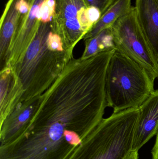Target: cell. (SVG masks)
<instances>
[{
    "label": "cell",
    "mask_w": 158,
    "mask_h": 159,
    "mask_svg": "<svg viewBox=\"0 0 158 159\" xmlns=\"http://www.w3.org/2000/svg\"><path fill=\"white\" fill-rule=\"evenodd\" d=\"M156 79L142 65L116 49L106 76L107 106L113 108V113L140 107L155 91Z\"/></svg>",
    "instance_id": "1"
},
{
    "label": "cell",
    "mask_w": 158,
    "mask_h": 159,
    "mask_svg": "<svg viewBox=\"0 0 158 159\" xmlns=\"http://www.w3.org/2000/svg\"><path fill=\"white\" fill-rule=\"evenodd\" d=\"M139 107L103 119L69 159H125L132 151Z\"/></svg>",
    "instance_id": "2"
},
{
    "label": "cell",
    "mask_w": 158,
    "mask_h": 159,
    "mask_svg": "<svg viewBox=\"0 0 158 159\" xmlns=\"http://www.w3.org/2000/svg\"><path fill=\"white\" fill-rule=\"evenodd\" d=\"M53 1L51 29L65 43H75L85 36L102 16L100 10L89 6L86 0Z\"/></svg>",
    "instance_id": "3"
},
{
    "label": "cell",
    "mask_w": 158,
    "mask_h": 159,
    "mask_svg": "<svg viewBox=\"0 0 158 159\" xmlns=\"http://www.w3.org/2000/svg\"><path fill=\"white\" fill-rule=\"evenodd\" d=\"M116 50L123 53L158 78V63L137 19L135 7L111 27Z\"/></svg>",
    "instance_id": "4"
},
{
    "label": "cell",
    "mask_w": 158,
    "mask_h": 159,
    "mask_svg": "<svg viewBox=\"0 0 158 159\" xmlns=\"http://www.w3.org/2000/svg\"><path fill=\"white\" fill-rule=\"evenodd\" d=\"M140 116L135 132L132 151H138L158 131V89L139 107Z\"/></svg>",
    "instance_id": "5"
},
{
    "label": "cell",
    "mask_w": 158,
    "mask_h": 159,
    "mask_svg": "<svg viewBox=\"0 0 158 159\" xmlns=\"http://www.w3.org/2000/svg\"><path fill=\"white\" fill-rule=\"evenodd\" d=\"M35 0H8L0 20L1 42L12 41L25 22Z\"/></svg>",
    "instance_id": "6"
},
{
    "label": "cell",
    "mask_w": 158,
    "mask_h": 159,
    "mask_svg": "<svg viewBox=\"0 0 158 159\" xmlns=\"http://www.w3.org/2000/svg\"><path fill=\"white\" fill-rule=\"evenodd\" d=\"M135 9L141 30L158 61V4L156 0H136Z\"/></svg>",
    "instance_id": "7"
},
{
    "label": "cell",
    "mask_w": 158,
    "mask_h": 159,
    "mask_svg": "<svg viewBox=\"0 0 158 159\" xmlns=\"http://www.w3.org/2000/svg\"><path fill=\"white\" fill-rule=\"evenodd\" d=\"M132 7L131 0H115L85 37L92 38L104 30L111 28L120 18L128 14Z\"/></svg>",
    "instance_id": "8"
},
{
    "label": "cell",
    "mask_w": 158,
    "mask_h": 159,
    "mask_svg": "<svg viewBox=\"0 0 158 159\" xmlns=\"http://www.w3.org/2000/svg\"><path fill=\"white\" fill-rule=\"evenodd\" d=\"M47 43L48 47L52 50L62 51V43L61 38L57 34L54 33L51 31L48 35Z\"/></svg>",
    "instance_id": "9"
},
{
    "label": "cell",
    "mask_w": 158,
    "mask_h": 159,
    "mask_svg": "<svg viewBox=\"0 0 158 159\" xmlns=\"http://www.w3.org/2000/svg\"><path fill=\"white\" fill-rule=\"evenodd\" d=\"M115 0H86L90 6L98 8L102 15L107 10Z\"/></svg>",
    "instance_id": "10"
},
{
    "label": "cell",
    "mask_w": 158,
    "mask_h": 159,
    "mask_svg": "<svg viewBox=\"0 0 158 159\" xmlns=\"http://www.w3.org/2000/svg\"><path fill=\"white\" fill-rule=\"evenodd\" d=\"M152 159H158V131L156 134V143L152 150Z\"/></svg>",
    "instance_id": "11"
},
{
    "label": "cell",
    "mask_w": 158,
    "mask_h": 159,
    "mask_svg": "<svg viewBox=\"0 0 158 159\" xmlns=\"http://www.w3.org/2000/svg\"><path fill=\"white\" fill-rule=\"evenodd\" d=\"M138 151H132L125 159H138Z\"/></svg>",
    "instance_id": "12"
},
{
    "label": "cell",
    "mask_w": 158,
    "mask_h": 159,
    "mask_svg": "<svg viewBox=\"0 0 158 159\" xmlns=\"http://www.w3.org/2000/svg\"><path fill=\"white\" fill-rule=\"evenodd\" d=\"M156 1L157 2L158 4V0H156Z\"/></svg>",
    "instance_id": "13"
},
{
    "label": "cell",
    "mask_w": 158,
    "mask_h": 159,
    "mask_svg": "<svg viewBox=\"0 0 158 159\" xmlns=\"http://www.w3.org/2000/svg\"></svg>",
    "instance_id": "14"
}]
</instances>
